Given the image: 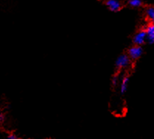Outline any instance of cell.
<instances>
[{
  "instance_id": "4",
  "label": "cell",
  "mask_w": 154,
  "mask_h": 139,
  "mask_svg": "<svg viewBox=\"0 0 154 139\" xmlns=\"http://www.w3.org/2000/svg\"><path fill=\"white\" fill-rule=\"evenodd\" d=\"M106 5L109 7L111 11H114V12L119 11L122 7L121 3L118 0H108L106 2Z\"/></svg>"
},
{
  "instance_id": "11",
  "label": "cell",
  "mask_w": 154,
  "mask_h": 139,
  "mask_svg": "<svg viewBox=\"0 0 154 139\" xmlns=\"http://www.w3.org/2000/svg\"><path fill=\"white\" fill-rule=\"evenodd\" d=\"M4 121V116L2 114H0V122H3Z\"/></svg>"
},
{
  "instance_id": "7",
  "label": "cell",
  "mask_w": 154,
  "mask_h": 139,
  "mask_svg": "<svg viewBox=\"0 0 154 139\" xmlns=\"http://www.w3.org/2000/svg\"><path fill=\"white\" fill-rule=\"evenodd\" d=\"M129 5L131 7H140L142 5V1L141 0H129Z\"/></svg>"
},
{
  "instance_id": "3",
  "label": "cell",
  "mask_w": 154,
  "mask_h": 139,
  "mask_svg": "<svg viewBox=\"0 0 154 139\" xmlns=\"http://www.w3.org/2000/svg\"><path fill=\"white\" fill-rule=\"evenodd\" d=\"M146 32L145 31H140V32L136 34L134 38V43L137 46L142 45L146 40Z\"/></svg>"
},
{
  "instance_id": "9",
  "label": "cell",
  "mask_w": 154,
  "mask_h": 139,
  "mask_svg": "<svg viewBox=\"0 0 154 139\" xmlns=\"http://www.w3.org/2000/svg\"><path fill=\"white\" fill-rule=\"evenodd\" d=\"M117 82H118V77L117 75H115V76L113 77L112 78V84L114 85V86H116V85L117 84Z\"/></svg>"
},
{
  "instance_id": "6",
  "label": "cell",
  "mask_w": 154,
  "mask_h": 139,
  "mask_svg": "<svg viewBox=\"0 0 154 139\" xmlns=\"http://www.w3.org/2000/svg\"><path fill=\"white\" fill-rule=\"evenodd\" d=\"M129 81V77H128L125 76L124 77V78L122 79V83H121V86H120V91L122 94H124L126 90H127V87H128V83Z\"/></svg>"
},
{
  "instance_id": "8",
  "label": "cell",
  "mask_w": 154,
  "mask_h": 139,
  "mask_svg": "<svg viewBox=\"0 0 154 139\" xmlns=\"http://www.w3.org/2000/svg\"><path fill=\"white\" fill-rule=\"evenodd\" d=\"M147 15L151 20L154 19V8L153 7H150L147 9L146 11Z\"/></svg>"
},
{
  "instance_id": "1",
  "label": "cell",
  "mask_w": 154,
  "mask_h": 139,
  "mask_svg": "<svg viewBox=\"0 0 154 139\" xmlns=\"http://www.w3.org/2000/svg\"><path fill=\"white\" fill-rule=\"evenodd\" d=\"M142 52H143V50L140 46H134L128 50V55L133 60H136L142 55Z\"/></svg>"
},
{
  "instance_id": "5",
  "label": "cell",
  "mask_w": 154,
  "mask_h": 139,
  "mask_svg": "<svg viewBox=\"0 0 154 139\" xmlns=\"http://www.w3.org/2000/svg\"><path fill=\"white\" fill-rule=\"evenodd\" d=\"M146 37L148 39V41L150 44H153L154 42V25L150 24V25L147 26L146 31Z\"/></svg>"
},
{
  "instance_id": "10",
  "label": "cell",
  "mask_w": 154,
  "mask_h": 139,
  "mask_svg": "<svg viewBox=\"0 0 154 139\" xmlns=\"http://www.w3.org/2000/svg\"><path fill=\"white\" fill-rule=\"evenodd\" d=\"M8 139H19V138H18L17 136H16V135H14V134H11V135H10L9 136H8Z\"/></svg>"
},
{
  "instance_id": "2",
  "label": "cell",
  "mask_w": 154,
  "mask_h": 139,
  "mask_svg": "<svg viewBox=\"0 0 154 139\" xmlns=\"http://www.w3.org/2000/svg\"><path fill=\"white\" fill-rule=\"evenodd\" d=\"M130 63V58L127 55H122L117 59L116 66L118 68H125L128 66Z\"/></svg>"
}]
</instances>
